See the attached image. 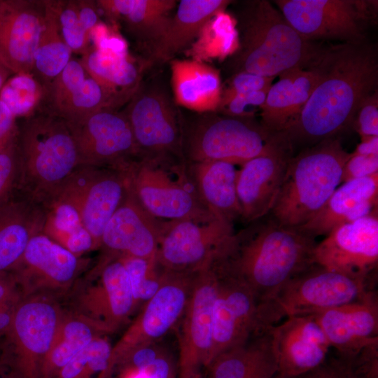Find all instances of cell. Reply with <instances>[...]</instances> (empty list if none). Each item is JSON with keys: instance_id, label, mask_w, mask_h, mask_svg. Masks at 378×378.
Here are the masks:
<instances>
[{"instance_id": "17", "label": "cell", "mask_w": 378, "mask_h": 378, "mask_svg": "<svg viewBox=\"0 0 378 378\" xmlns=\"http://www.w3.org/2000/svg\"><path fill=\"white\" fill-rule=\"evenodd\" d=\"M233 232L232 225L218 218L207 223L188 219L164 220L157 265L162 271H198L214 258Z\"/></svg>"}, {"instance_id": "28", "label": "cell", "mask_w": 378, "mask_h": 378, "mask_svg": "<svg viewBox=\"0 0 378 378\" xmlns=\"http://www.w3.org/2000/svg\"><path fill=\"white\" fill-rule=\"evenodd\" d=\"M200 202L218 219L231 225L241 220L234 164L224 161L186 163Z\"/></svg>"}, {"instance_id": "57", "label": "cell", "mask_w": 378, "mask_h": 378, "mask_svg": "<svg viewBox=\"0 0 378 378\" xmlns=\"http://www.w3.org/2000/svg\"><path fill=\"white\" fill-rule=\"evenodd\" d=\"M273 378H301V377H285V376H282L279 374H276Z\"/></svg>"}, {"instance_id": "43", "label": "cell", "mask_w": 378, "mask_h": 378, "mask_svg": "<svg viewBox=\"0 0 378 378\" xmlns=\"http://www.w3.org/2000/svg\"><path fill=\"white\" fill-rule=\"evenodd\" d=\"M120 257L127 272L136 306H143L155 295L162 282V272L157 265L156 258L148 260Z\"/></svg>"}, {"instance_id": "26", "label": "cell", "mask_w": 378, "mask_h": 378, "mask_svg": "<svg viewBox=\"0 0 378 378\" xmlns=\"http://www.w3.org/2000/svg\"><path fill=\"white\" fill-rule=\"evenodd\" d=\"M47 214L45 205L20 189L0 204V272L15 267L31 239L43 232Z\"/></svg>"}, {"instance_id": "42", "label": "cell", "mask_w": 378, "mask_h": 378, "mask_svg": "<svg viewBox=\"0 0 378 378\" xmlns=\"http://www.w3.org/2000/svg\"><path fill=\"white\" fill-rule=\"evenodd\" d=\"M88 74L80 60L71 59L64 69L46 88L38 113L55 115L81 87Z\"/></svg>"}, {"instance_id": "49", "label": "cell", "mask_w": 378, "mask_h": 378, "mask_svg": "<svg viewBox=\"0 0 378 378\" xmlns=\"http://www.w3.org/2000/svg\"><path fill=\"white\" fill-rule=\"evenodd\" d=\"M353 126L360 138L378 136V93L368 96L359 106Z\"/></svg>"}, {"instance_id": "13", "label": "cell", "mask_w": 378, "mask_h": 378, "mask_svg": "<svg viewBox=\"0 0 378 378\" xmlns=\"http://www.w3.org/2000/svg\"><path fill=\"white\" fill-rule=\"evenodd\" d=\"M127 104L122 112L130 125L139 157L186 164L181 119L167 93L141 83Z\"/></svg>"}, {"instance_id": "1", "label": "cell", "mask_w": 378, "mask_h": 378, "mask_svg": "<svg viewBox=\"0 0 378 378\" xmlns=\"http://www.w3.org/2000/svg\"><path fill=\"white\" fill-rule=\"evenodd\" d=\"M377 59L367 42L323 47L314 62L319 81L297 120L281 132L293 151L337 138L353 125L362 102L377 90Z\"/></svg>"}, {"instance_id": "48", "label": "cell", "mask_w": 378, "mask_h": 378, "mask_svg": "<svg viewBox=\"0 0 378 378\" xmlns=\"http://www.w3.org/2000/svg\"><path fill=\"white\" fill-rule=\"evenodd\" d=\"M314 62L310 66L304 69H299L296 72L293 85L290 124L289 127L300 115L303 107L319 81L320 73Z\"/></svg>"}, {"instance_id": "23", "label": "cell", "mask_w": 378, "mask_h": 378, "mask_svg": "<svg viewBox=\"0 0 378 378\" xmlns=\"http://www.w3.org/2000/svg\"><path fill=\"white\" fill-rule=\"evenodd\" d=\"M163 223L141 205L127 185L123 200L102 235L104 255L155 258Z\"/></svg>"}, {"instance_id": "54", "label": "cell", "mask_w": 378, "mask_h": 378, "mask_svg": "<svg viewBox=\"0 0 378 378\" xmlns=\"http://www.w3.org/2000/svg\"><path fill=\"white\" fill-rule=\"evenodd\" d=\"M78 18L85 31L90 34L99 23V9L96 1L76 0Z\"/></svg>"}, {"instance_id": "16", "label": "cell", "mask_w": 378, "mask_h": 378, "mask_svg": "<svg viewBox=\"0 0 378 378\" xmlns=\"http://www.w3.org/2000/svg\"><path fill=\"white\" fill-rule=\"evenodd\" d=\"M67 124L76 145L79 165L124 172L139 157L130 125L122 111L103 108Z\"/></svg>"}, {"instance_id": "7", "label": "cell", "mask_w": 378, "mask_h": 378, "mask_svg": "<svg viewBox=\"0 0 378 378\" xmlns=\"http://www.w3.org/2000/svg\"><path fill=\"white\" fill-rule=\"evenodd\" d=\"M125 174L130 190L153 216L162 220L188 219L207 223L216 219L200 202L186 164H172L137 157Z\"/></svg>"}, {"instance_id": "33", "label": "cell", "mask_w": 378, "mask_h": 378, "mask_svg": "<svg viewBox=\"0 0 378 378\" xmlns=\"http://www.w3.org/2000/svg\"><path fill=\"white\" fill-rule=\"evenodd\" d=\"M99 10L113 20H122L134 36L155 43L165 32L174 0H99Z\"/></svg>"}, {"instance_id": "34", "label": "cell", "mask_w": 378, "mask_h": 378, "mask_svg": "<svg viewBox=\"0 0 378 378\" xmlns=\"http://www.w3.org/2000/svg\"><path fill=\"white\" fill-rule=\"evenodd\" d=\"M109 335L101 326L68 309L43 363L41 378H52L96 338Z\"/></svg>"}, {"instance_id": "36", "label": "cell", "mask_w": 378, "mask_h": 378, "mask_svg": "<svg viewBox=\"0 0 378 378\" xmlns=\"http://www.w3.org/2000/svg\"><path fill=\"white\" fill-rule=\"evenodd\" d=\"M239 48L237 22L225 11L214 15L202 27L198 36L186 50V55L197 61L223 59Z\"/></svg>"}, {"instance_id": "40", "label": "cell", "mask_w": 378, "mask_h": 378, "mask_svg": "<svg viewBox=\"0 0 378 378\" xmlns=\"http://www.w3.org/2000/svg\"><path fill=\"white\" fill-rule=\"evenodd\" d=\"M298 70L280 75L267 92L260 115V124L270 133L283 132L290 124L293 85Z\"/></svg>"}, {"instance_id": "21", "label": "cell", "mask_w": 378, "mask_h": 378, "mask_svg": "<svg viewBox=\"0 0 378 378\" xmlns=\"http://www.w3.org/2000/svg\"><path fill=\"white\" fill-rule=\"evenodd\" d=\"M314 263L352 274H377L378 211L332 230L313 253Z\"/></svg>"}, {"instance_id": "14", "label": "cell", "mask_w": 378, "mask_h": 378, "mask_svg": "<svg viewBox=\"0 0 378 378\" xmlns=\"http://www.w3.org/2000/svg\"><path fill=\"white\" fill-rule=\"evenodd\" d=\"M218 280L213 260L195 272L190 297L178 321V378H191L210 363Z\"/></svg>"}, {"instance_id": "55", "label": "cell", "mask_w": 378, "mask_h": 378, "mask_svg": "<svg viewBox=\"0 0 378 378\" xmlns=\"http://www.w3.org/2000/svg\"><path fill=\"white\" fill-rule=\"evenodd\" d=\"M353 154L363 155H378V136H367L361 138L352 153Z\"/></svg>"}, {"instance_id": "50", "label": "cell", "mask_w": 378, "mask_h": 378, "mask_svg": "<svg viewBox=\"0 0 378 378\" xmlns=\"http://www.w3.org/2000/svg\"><path fill=\"white\" fill-rule=\"evenodd\" d=\"M274 78L246 71L235 73L228 87L222 91L220 99L228 98L238 94L269 90Z\"/></svg>"}, {"instance_id": "5", "label": "cell", "mask_w": 378, "mask_h": 378, "mask_svg": "<svg viewBox=\"0 0 378 378\" xmlns=\"http://www.w3.org/2000/svg\"><path fill=\"white\" fill-rule=\"evenodd\" d=\"M20 188L47 206L79 166L76 145L67 122L43 113L18 126Z\"/></svg>"}, {"instance_id": "19", "label": "cell", "mask_w": 378, "mask_h": 378, "mask_svg": "<svg viewBox=\"0 0 378 378\" xmlns=\"http://www.w3.org/2000/svg\"><path fill=\"white\" fill-rule=\"evenodd\" d=\"M86 261L44 233L33 237L12 272L24 297L68 294L79 278Z\"/></svg>"}, {"instance_id": "44", "label": "cell", "mask_w": 378, "mask_h": 378, "mask_svg": "<svg viewBox=\"0 0 378 378\" xmlns=\"http://www.w3.org/2000/svg\"><path fill=\"white\" fill-rule=\"evenodd\" d=\"M58 19L64 40L71 52L83 54L90 47V36L79 20L76 0H59Z\"/></svg>"}, {"instance_id": "10", "label": "cell", "mask_w": 378, "mask_h": 378, "mask_svg": "<svg viewBox=\"0 0 378 378\" xmlns=\"http://www.w3.org/2000/svg\"><path fill=\"white\" fill-rule=\"evenodd\" d=\"M69 310L94 322L110 335L125 324L136 308L120 256L106 255L68 294Z\"/></svg>"}, {"instance_id": "47", "label": "cell", "mask_w": 378, "mask_h": 378, "mask_svg": "<svg viewBox=\"0 0 378 378\" xmlns=\"http://www.w3.org/2000/svg\"><path fill=\"white\" fill-rule=\"evenodd\" d=\"M268 90L238 94L220 99L216 112L227 116L253 118L258 109L260 111Z\"/></svg>"}, {"instance_id": "51", "label": "cell", "mask_w": 378, "mask_h": 378, "mask_svg": "<svg viewBox=\"0 0 378 378\" xmlns=\"http://www.w3.org/2000/svg\"><path fill=\"white\" fill-rule=\"evenodd\" d=\"M376 174H378V155H363L351 153L343 167L341 181L342 183Z\"/></svg>"}, {"instance_id": "15", "label": "cell", "mask_w": 378, "mask_h": 378, "mask_svg": "<svg viewBox=\"0 0 378 378\" xmlns=\"http://www.w3.org/2000/svg\"><path fill=\"white\" fill-rule=\"evenodd\" d=\"M127 190L125 172L79 165L53 200L68 202L77 209L83 226L92 236L97 248L100 246L104 230Z\"/></svg>"}, {"instance_id": "35", "label": "cell", "mask_w": 378, "mask_h": 378, "mask_svg": "<svg viewBox=\"0 0 378 378\" xmlns=\"http://www.w3.org/2000/svg\"><path fill=\"white\" fill-rule=\"evenodd\" d=\"M42 30L34 55L31 74L45 87L64 69L71 59L58 19L59 0H43Z\"/></svg>"}, {"instance_id": "8", "label": "cell", "mask_w": 378, "mask_h": 378, "mask_svg": "<svg viewBox=\"0 0 378 378\" xmlns=\"http://www.w3.org/2000/svg\"><path fill=\"white\" fill-rule=\"evenodd\" d=\"M64 312L59 298L50 295H28L20 302L1 346L6 363L20 378H41Z\"/></svg>"}, {"instance_id": "41", "label": "cell", "mask_w": 378, "mask_h": 378, "mask_svg": "<svg viewBox=\"0 0 378 378\" xmlns=\"http://www.w3.org/2000/svg\"><path fill=\"white\" fill-rule=\"evenodd\" d=\"M103 108L115 109L106 91L88 75L79 90L64 104L55 116L66 122H73Z\"/></svg>"}, {"instance_id": "29", "label": "cell", "mask_w": 378, "mask_h": 378, "mask_svg": "<svg viewBox=\"0 0 378 378\" xmlns=\"http://www.w3.org/2000/svg\"><path fill=\"white\" fill-rule=\"evenodd\" d=\"M271 330L218 354L206 368L208 378H273L278 367Z\"/></svg>"}, {"instance_id": "52", "label": "cell", "mask_w": 378, "mask_h": 378, "mask_svg": "<svg viewBox=\"0 0 378 378\" xmlns=\"http://www.w3.org/2000/svg\"><path fill=\"white\" fill-rule=\"evenodd\" d=\"M63 246L74 255L79 256L96 248V244L90 232L81 226L67 237Z\"/></svg>"}, {"instance_id": "45", "label": "cell", "mask_w": 378, "mask_h": 378, "mask_svg": "<svg viewBox=\"0 0 378 378\" xmlns=\"http://www.w3.org/2000/svg\"><path fill=\"white\" fill-rule=\"evenodd\" d=\"M24 298L14 274L10 271L0 272V338L8 332Z\"/></svg>"}, {"instance_id": "31", "label": "cell", "mask_w": 378, "mask_h": 378, "mask_svg": "<svg viewBox=\"0 0 378 378\" xmlns=\"http://www.w3.org/2000/svg\"><path fill=\"white\" fill-rule=\"evenodd\" d=\"M79 60L87 74L111 97L115 109L127 104L141 83L140 68L129 55L90 46Z\"/></svg>"}, {"instance_id": "32", "label": "cell", "mask_w": 378, "mask_h": 378, "mask_svg": "<svg viewBox=\"0 0 378 378\" xmlns=\"http://www.w3.org/2000/svg\"><path fill=\"white\" fill-rule=\"evenodd\" d=\"M228 0H181L162 37L153 44L155 59L166 61L188 48L204 25L216 13L224 11Z\"/></svg>"}, {"instance_id": "53", "label": "cell", "mask_w": 378, "mask_h": 378, "mask_svg": "<svg viewBox=\"0 0 378 378\" xmlns=\"http://www.w3.org/2000/svg\"><path fill=\"white\" fill-rule=\"evenodd\" d=\"M16 118L0 100V149L10 143L18 135Z\"/></svg>"}, {"instance_id": "12", "label": "cell", "mask_w": 378, "mask_h": 378, "mask_svg": "<svg viewBox=\"0 0 378 378\" xmlns=\"http://www.w3.org/2000/svg\"><path fill=\"white\" fill-rule=\"evenodd\" d=\"M377 274H352L316 263L290 279L274 300L281 318L314 315L352 302L374 290Z\"/></svg>"}, {"instance_id": "11", "label": "cell", "mask_w": 378, "mask_h": 378, "mask_svg": "<svg viewBox=\"0 0 378 378\" xmlns=\"http://www.w3.org/2000/svg\"><path fill=\"white\" fill-rule=\"evenodd\" d=\"M289 24L304 38L365 42L377 20V1L366 0H276Z\"/></svg>"}, {"instance_id": "4", "label": "cell", "mask_w": 378, "mask_h": 378, "mask_svg": "<svg viewBox=\"0 0 378 378\" xmlns=\"http://www.w3.org/2000/svg\"><path fill=\"white\" fill-rule=\"evenodd\" d=\"M350 155L338 137L322 141L294 154L268 215L288 227L298 228L305 224L342 183L343 167Z\"/></svg>"}, {"instance_id": "18", "label": "cell", "mask_w": 378, "mask_h": 378, "mask_svg": "<svg viewBox=\"0 0 378 378\" xmlns=\"http://www.w3.org/2000/svg\"><path fill=\"white\" fill-rule=\"evenodd\" d=\"M161 284L136 319L113 346L111 368L128 350L158 342L180 320L193 285L194 272L162 271Z\"/></svg>"}, {"instance_id": "46", "label": "cell", "mask_w": 378, "mask_h": 378, "mask_svg": "<svg viewBox=\"0 0 378 378\" xmlns=\"http://www.w3.org/2000/svg\"><path fill=\"white\" fill-rule=\"evenodd\" d=\"M21 163L17 135L10 143L0 149V204L19 189Z\"/></svg>"}, {"instance_id": "30", "label": "cell", "mask_w": 378, "mask_h": 378, "mask_svg": "<svg viewBox=\"0 0 378 378\" xmlns=\"http://www.w3.org/2000/svg\"><path fill=\"white\" fill-rule=\"evenodd\" d=\"M170 64L176 104L200 113L216 112L222 93L219 71L190 59H174Z\"/></svg>"}, {"instance_id": "37", "label": "cell", "mask_w": 378, "mask_h": 378, "mask_svg": "<svg viewBox=\"0 0 378 378\" xmlns=\"http://www.w3.org/2000/svg\"><path fill=\"white\" fill-rule=\"evenodd\" d=\"M301 378H378V344L352 352L334 350L322 365Z\"/></svg>"}, {"instance_id": "9", "label": "cell", "mask_w": 378, "mask_h": 378, "mask_svg": "<svg viewBox=\"0 0 378 378\" xmlns=\"http://www.w3.org/2000/svg\"><path fill=\"white\" fill-rule=\"evenodd\" d=\"M213 262L218 280L210 363L220 353L267 332L281 320L274 304L261 303L246 283L225 271L215 258Z\"/></svg>"}, {"instance_id": "20", "label": "cell", "mask_w": 378, "mask_h": 378, "mask_svg": "<svg viewBox=\"0 0 378 378\" xmlns=\"http://www.w3.org/2000/svg\"><path fill=\"white\" fill-rule=\"evenodd\" d=\"M293 155L288 141L276 133L264 153L241 165L236 188L241 220L248 224L270 213Z\"/></svg>"}, {"instance_id": "56", "label": "cell", "mask_w": 378, "mask_h": 378, "mask_svg": "<svg viewBox=\"0 0 378 378\" xmlns=\"http://www.w3.org/2000/svg\"><path fill=\"white\" fill-rule=\"evenodd\" d=\"M13 74L0 62V89Z\"/></svg>"}, {"instance_id": "6", "label": "cell", "mask_w": 378, "mask_h": 378, "mask_svg": "<svg viewBox=\"0 0 378 378\" xmlns=\"http://www.w3.org/2000/svg\"><path fill=\"white\" fill-rule=\"evenodd\" d=\"M182 151L186 163L224 161L242 165L262 154L274 134L253 118L201 113L190 121L181 119Z\"/></svg>"}, {"instance_id": "24", "label": "cell", "mask_w": 378, "mask_h": 378, "mask_svg": "<svg viewBox=\"0 0 378 378\" xmlns=\"http://www.w3.org/2000/svg\"><path fill=\"white\" fill-rule=\"evenodd\" d=\"M43 17V0H0V62L13 75L31 74Z\"/></svg>"}, {"instance_id": "58", "label": "cell", "mask_w": 378, "mask_h": 378, "mask_svg": "<svg viewBox=\"0 0 378 378\" xmlns=\"http://www.w3.org/2000/svg\"><path fill=\"white\" fill-rule=\"evenodd\" d=\"M191 378H204V377H203V375H202V372H199V373L196 374L195 375H194Z\"/></svg>"}, {"instance_id": "27", "label": "cell", "mask_w": 378, "mask_h": 378, "mask_svg": "<svg viewBox=\"0 0 378 378\" xmlns=\"http://www.w3.org/2000/svg\"><path fill=\"white\" fill-rule=\"evenodd\" d=\"M321 210L296 228L315 239L335 227L368 216L378 208V174L341 183Z\"/></svg>"}, {"instance_id": "22", "label": "cell", "mask_w": 378, "mask_h": 378, "mask_svg": "<svg viewBox=\"0 0 378 378\" xmlns=\"http://www.w3.org/2000/svg\"><path fill=\"white\" fill-rule=\"evenodd\" d=\"M286 318L271 330L277 374L301 377L322 365L332 348L314 315Z\"/></svg>"}, {"instance_id": "38", "label": "cell", "mask_w": 378, "mask_h": 378, "mask_svg": "<svg viewBox=\"0 0 378 378\" xmlns=\"http://www.w3.org/2000/svg\"><path fill=\"white\" fill-rule=\"evenodd\" d=\"M45 93V86L32 74H14L0 89V100L16 118H26L39 111Z\"/></svg>"}, {"instance_id": "39", "label": "cell", "mask_w": 378, "mask_h": 378, "mask_svg": "<svg viewBox=\"0 0 378 378\" xmlns=\"http://www.w3.org/2000/svg\"><path fill=\"white\" fill-rule=\"evenodd\" d=\"M113 346L107 335L94 340L52 378H107L111 373Z\"/></svg>"}, {"instance_id": "3", "label": "cell", "mask_w": 378, "mask_h": 378, "mask_svg": "<svg viewBox=\"0 0 378 378\" xmlns=\"http://www.w3.org/2000/svg\"><path fill=\"white\" fill-rule=\"evenodd\" d=\"M322 48L300 35L270 1H253L244 13L234 64L236 73L276 78L310 66Z\"/></svg>"}, {"instance_id": "2", "label": "cell", "mask_w": 378, "mask_h": 378, "mask_svg": "<svg viewBox=\"0 0 378 378\" xmlns=\"http://www.w3.org/2000/svg\"><path fill=\"white\" fill-rule=\"evenodd\" d=\"M313 239L281 225L269 215L229 236L216 260L240 279L262 304H273L284 286L314 264Z\"/></svg>"}, {"instance_id": "25", "label": "cell", "mask_w": 378, "mask_h": 378, "mask_svg": "<svg viewBox=\"0 0 378 378\" xmlns=\"http://www.w3.org/2000/svg\"><path fill=\"white\" fill-rule=\"evenodd\" d=\"M330 346L352 352L378 344V294L376 289L350 303L314 314Z\"/></svg>"}]
</instances>
